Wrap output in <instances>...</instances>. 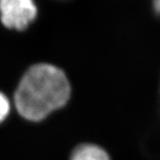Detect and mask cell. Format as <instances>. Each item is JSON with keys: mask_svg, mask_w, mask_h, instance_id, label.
I'll return each instance as SVG.
<instances>
[{"mask_svg": "<svg viewBox=\"0 0 160 160\" xmlns=\"http://www.w3.org/2000/svg\"><path fill=\"white\" fill-rule=\"evenodd\" d=\"M71 92L70 82L62 69L51 64H37L21 80L14 94V104L24 118L40 121L64 107Z\"/></svg>", "mask_w": 160, "mask_h": 160, "instance_id": "1", "label": "cell"}, {"mask_svg": "<svg viewBox=\"0 0 160 160\" xmlns=\"http://www.w3.org/2000/svg\"><path fill=\"white\" fill-rule=\"evenodd\" d=\"M37 14L34 0H0V20L8 29H27Z\"/></svg>", "mask_w": 160, "mask_h": 160, "instance_id": "2", "label": "cell"}, {"mask_svg": "<svg viewBox=\"0 0 160 160\" xmlns=\"http://www.w3.org/2000/svg\"><path fill=\"white\" fill-rule=\"evenodd\" d=\"M69 160H111L109 153L93 143L83 142L72 150Z\"/></svg>", "mask_w": 160, "mask_h": 160, "instance_id": "3", "label": "cell"}, {"mask_svg": "<svg viewBox=\"0 0 160 160\" xmlns=\"http://www.w3.org/2000/svg\"><path fill=\"white\" fill-rule=\"evenodd\" d=\"M10 111V102L5 94L0 92V123L4 121L9 114Z\"/></svg>", "mask_w": 160, "mask_h": 160, "instance_id": "4", "label": "cell"}, {"mask_svg": "<svg viewBox=\"0 0 160 160\" xmlns=\"http://www.w3.org/2000/svg\"><path fill=\"white\" fill-rule=\"evenodd\" d=\"M153 7L155 12L160 15V0H153Z\"/></svg>", "mask_w": 160, "mask_h": 160, "instance_id": "5", "label": "cell"}]
</instances>
